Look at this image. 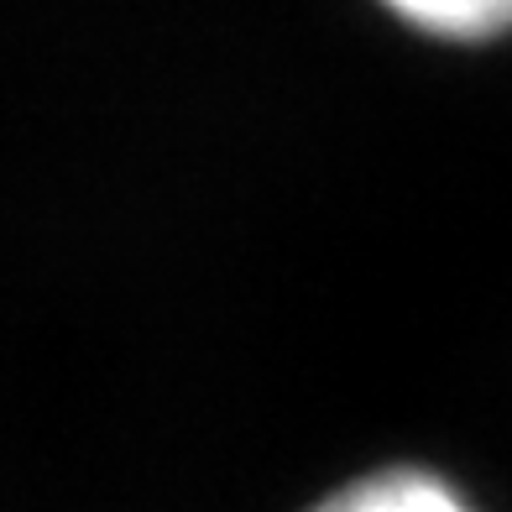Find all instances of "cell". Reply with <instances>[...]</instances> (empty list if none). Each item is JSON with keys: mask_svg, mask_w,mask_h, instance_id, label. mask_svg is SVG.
<instances>
[{"mask_svg": "<svg viewBox=\"0 0 512 512\" xmlns=\"http://www.w3.org/2000/svg\"><path fill=\"white\" fill-rule=\"evenodd\" d=\"M314 512H471L450 481L429 471H382L335 492Z\"/></svg>", "mask_w": 512, "mask_h": 512, "instance_id": "6da1fadb", "label": "cell"}, {"mask_svg": "<svg viewBox=\"0 0 512 512\" xmlns=\"http://www.w3.org/2000/svg\"><path fill=\"white\" fill-rule=\"evenodd\" d=\"M382 6L403 16L408 27H424L455 42H481L512 27V0H382Z\"/></svg>", "mask_w": 512, "mask_h": 512, "instance_id": "7a4b0ae2", "label": "cell"}]
</instances>
